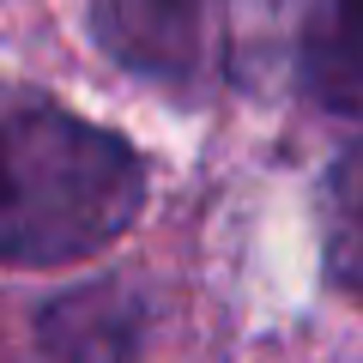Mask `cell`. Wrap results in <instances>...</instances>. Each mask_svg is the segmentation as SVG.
<instances>
[{"label": "cell", "mask_w": 363, "mask_h": 363, "mask_svg": "<svg viewBox=\"0 0 363 363\" xmlns=\"http://www.w3.org/2000/svg\"><path fill=\"white\" fill-rule=\"evenodd\" d=\"M145 206V157L49 91L0 79V267H73Z\"/></svg>", "instance_id": "1"}, {"label": "cell", "mask_w": 363, "mask_h": 363, "mask_svg": "<svg viewBox=\"0 0 363 363\" xmlns=\"http://www.w3.org/2000/svg\"><path fill=\"white\" fill-rule=\"evenodd\" d=\"M91 43L133 79L194 91L218 73L230 0H91Z\"/></svg>", "instance_id": "2"}, {"label": "cell", "mask_w": 363, "mask_h": 363, "mask_svg": "<svg viewBox=\"0 0 363 363\" xmlns=\"http://www.w3.org/2000/svg\"><path fill=\"white\" fill-rule=\"evenodd\" d=\"M43 351L55 363H133V333H140V309L128 291L91 285L73 297H55L43 309Z\"/></svg>", "instance_id": "3"}, {"label": "cell", "mask_w": 363, "mask_h": 363, "mask_svg": "<svg viewBox=\"0 0 363 363\" xmlns=\"http://www.w3.org/2000/svg\"><path fill=\"white\" fill-rule=\"evenodd\" d=\"M297 67L321 109L363 121V0H315Z\"/></svg>", "instance_id": "4"}]
</instances>
